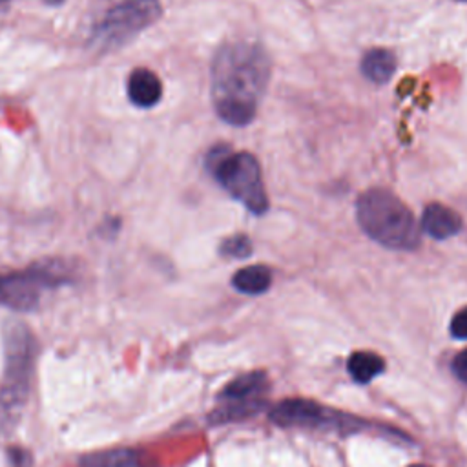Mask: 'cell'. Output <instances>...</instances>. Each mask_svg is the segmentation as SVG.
<instances>
[{
    "mask_svg": "<svg viewBox=\"0 0 467 467\" xmlns=\"http://www.w3.org/2000/svg\"><path fill=\"white\" fill-rule=\"evenodd\" d=\"M270 78L266 51L252 40L223 44L210 67V93L215 113L230 126H246L254 120L257 106Z\"/></svg>",
    "mask_w": 467,
    "mask_h": 467,
    "instance_id": "cell-1",
    "label": "cell"
},
{
    "mask_svg": "<svg viewBox=\"0 0 467 467\" xmlns=\"http://www.w3.org/2000/svg\"><path fill=\"white\" fill-rule=\"evenodd\" d=\"M60 283L47 268H29L0 277V305L13 310H33L42 297V292Z\"/></svg>",
    "mask_w": 467,
    "mask_h": 467,
    "instance_id": "cell-6",
    "label": "cell"
},
{
    "mask_svg": "<svg viewBox=\"0 0 467 467\" xmlns=\"http://www.w3.org/2000/svg\"><path fill=\"white\" fill-rule=\"evenodd\" d=\"M272 283V272L265 265H252L237 270L232 277V285L235 290L248 294V296H257L268 290Z\"/></svg>",
    "mask_w": 467,
    "mask_h": 467,
    "instance_id": "cell-12",
    "label": "cell"
},
{
    "mask_svg": "<svg viewBox=\"0 0 467 467\" xmlns=\"http://www.w3.org/2000/svg\"><path fill=\"white\" fill-rule=\"evenodd\" d=\"M451 334L458 339H467V306L458 310L451 319Z\"/></svg>",
    "mask_w": 467,
    "mask_h": 467,
    "instance_id": "cell-16",
    "label": "cell"
},
{
    "mask_svg": "<svg viewBox=\"0 0 467 467\" xmlns=\"http://www.w3.org/2000/svg\"><path fill=\"white\" fill-rule=\"evenodd\" d=\"M206 168L223 190L243 202L252 213L261 215L268 210V197L263 184L259 162L246 151H232L219 144L208 151Z\"/></svg>",
    "mask_w": 467,
    "mask_h": 467,
    "instance_id": "cell-3",
    "label": "cell"
},
{
    "mask_svg": "<svg viewBox=\"0 0 467 467\" xmlns=\"http://www.w3.org/2000/svg\"><path fill=\"white\" fill-rule=\"evenodd\" d=\"M0 2H5V0H0Z\"/></svg>",
    "mask_w": 467,
    "mask_h": 467,
    "instance_id": "cell-21",
    "label": "cell"
},
{
    "mask_svg": "<svg viewBox=\"0 0 467 467\" xmlns=\"http://www.w3.org/2000/svg\"><path fill=\"white\" fill-rule=\"evenodd\" d=\"M347 368H348V374L358 383H368L370 379H374L378 374L383 372L385 363H383V359L378 354L359 350V352H354L348 358Z\"/></svg>",
    "mask_w": 467,
    "mask_h": 467,
    "instance_id": "cell-13",
    "label": "cell"
},
{
    "mask_svg": "<svg viewBox=\"0 0 467 467\" xmlns=\"http://www.w3.org/2000/svg\"><path fill=\"white\" fill-rule=\"evenodd\" d=\"M126 89L131 104L144 109L153 108L162 97V84L159 77L146 67H137L130 75Z\"/></svg>",
    "mask_w": 467,
    "mask_h": 467,
    "instance_id": "cell-10",
    "label": "cell"
},
{
    "mask_svg": "<svg viewBox=\"0 0 467 467\" xmlns=\"http://www.w3.org/2000/svg\"><path fill=\"white\" fill-rule=\"evenodd\" d=\"M452 370H454V374H456L458 379H462V381L467 383V348L462 350V352H458V354L454 356V359H452Z\"/></svg>",
    "mask_w": 467,
    "mask_h": 467,
    "instance_id": "cell-17",
    "label": "cell"
},
{
    "mask_svg": "<svg viewBox=\"0 0 467 467\" xmlns=\"http://www.w3.org/2000/svg\"><path fill=\"white\" fill-rule=\"evenodd\" d=\"M268 389L266 376L263 372H250L235 378L221 392V407L217 410L219 420L244 418L263 405V394Z\"/></svg>",
    "mask_w": 467,
    "mask_h": 467,
    "instance_id": "cell-7",
    "label": "cell"
},
{
    "mask_svg": "<svg viewBox=\"0 0 467 467\" xmlns=\"http://www.w3.org/2000/svg\"><path fill=\"white\" fill-rule=\"evenodd\" d=\"M33 354L35 348L31 343V336L26 330L15 328L11 334H7V368L0 396L5 412H13V409L18 410L26 398Z\"/></svg>",
    "mask_w": 467,
    "mask_h": 467,
    "instance_id": "cell-5",
    "label": "cell"
},
{
    "mask_svg": "<svg viewBox=\"0 0 467 467\" xmlns=\"http://www.w3.org/2000/svg\"><path fill=\"white\" fill-rule=\"evenodd\" d=\"M46 2H49V4H58V2H62V0H46Z\"/></svg>",
    "mask_w": 467,
    "mask_h": 467,
    "instance_id": "cell-18",
    "label": "cell"
},
{
    "mask_svg": "<svg viewBox=\"0 0 467 467\" xmlns=\"http://www.w3.org/2000/svg\"><path fill=\"white\" fill-rule=\"evenodd\" d=\"M410 467H427V465H421V463H418V465H410Z\"/></svg>",
    "mask_w": 467,
    "mask_h": 467,
    "instance_id": "cell-19",
    "label": "cell"
},
{
    "mask_svg": "<svg viewBox=\"0 0 467 467\" xmlns=\"http://www.w3.org/2000/svg\"><path fill=\"white\" fill-rule=\"evenodd\" d=\"M270 418L285 427H343V418L308 400H285L272 409Z\"/></svg>",
    "mask_w": 467,
    "mask_h": 467,
    "instance_id": "cell-8",
    "label": "cell"
},
{
    "mask_svg": "<svg viewBox=\"0 0 467 467\" xmlns=\"http://www.w3.org/2000/svg\"><path fill=\"white\" fill-rule=\"evenodd\" d=\"M421 228L434 239L443 241L462 230V217L441 202H431L421 215Z\"/></svg>",
    "mask_w": 467,
    "mask_h": 467,
    "instance_id": "cell-9",
    "label": "cell"
},
{
    "mask_svg": "<svg viewBox=\"0 0 467 467\" xmlns=\"http://www.w3.org/2000/svg\"><path fill=\"white\" fill-rule=\"evenodd\" d=\"M458 2H467V0H458Z\"/></svg>",
    "mask_w": 467,
    "mask_h": 467,
    "instance_id": "cell-20",
    "label": "cell"
},
{
    "mask_svg": "<svg viewBox=\"0 0 467 467\" xmlns=\"http://www.w3.org/2000/svg\"><path fill=\"white\" fill-rule=\"evenodd\" d=\"M356 221L385 248L414 250L420 244V228L412 212L387 188H368L356 199Z\"/></svg>",
    "mask_w": 467,
    "mask_h": 467,
    "instance_id": "cell-2",
    "label": "cell"
},
{
    "mask_svg": "<svg viewBox=\"0 0 467 467\" xmlns=\"http://www.w3.org/2000/svg\"><path fill=\"white\" fill-rule=\"evenodd\" d=\"M161 15L159 0H122L102 16L93 36L100 47H119L150 27Z\"/></svg>",
    "mask_w": 467,
    "mask_h": 467,
    "instance_id": "cell-4",
    "label": "cell"
},
{
    "mask_svg": "<svg viewBox=\"0 0 467 467\" xmlns=\"http://www.w3.org/2000/svg\"><path fill=\"white\" fill-rule=\"evenodd\" d=\"M221 255L232 257V259H243L252 254V241L244 234H235L226 237L219 246Z\"/></svg>",
    "mask_w": 467,
    "mask_h": 467,
    "instance_id": "cell-15",
    "label": "cell"
},
{
    "mask_svg": "<svg viewBox=\"0 0 467 467\" xmlns=\"http://www.w3.org/2000/svg\"><path fill=\"white\" fill-rule=\"evenodd\" d=\"M361 71L368 80H372L376 84H385L390 80V77L396 71V57L392 51L383 49V47L368 49L363 55Z\"/></svg>",
    "mask_w": 467,
    "mask_h": 467,
    "instance_id": "cell-11",
    "label": "cell"
},
{
    "mask_svg": "<svg viewBox=\"0 0 467 467\" xmlns=\"http://www.w3.org/2000/svg\"><path fill=\"white\" fill-rule=\"evenodd\" d=\"M80 467H144V463L135 451L113 449L82 458Z\"/></svg>",
    "mask_w": 467,
    "mask_h": 467,
    "instance_id": "cell-14",
    "label": "cell"
}]
</instances>
